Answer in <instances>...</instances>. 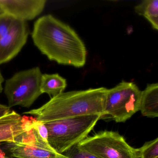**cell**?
Here are the masks:
<instances>
[{
	"label": "cell",
	"instance_id": "obj_2",
	"mask_svg": "<svg viewBox=\"0 0 158 158\" xmlns=\"http://www.w3.org/2000/svg\"><path fill=\"white\" fill-rule=\"evenodd\" d=\"M107 90L100 87L62 92L40 108L23 114L42 123L90 114L102 116Z\"/></svg>",
	"mask_w": 158,
	"mask_h": 158
},
{
	"label": "cell",
	"instance_id": "obj_3",
	"mask_svg": "<svg viewBox=\"0 0 158 158\" xmlns=\"http://www.w3.org/2000/svg\"><path fill=\"white\" fill-rule=\"evenodd\" d=\"M101 116L90 114L44 123L48 130V143L63 154L87 137Z\"/></svg>",
	"mask_w": 158,
	"mask_h": 158
},
{
	"label": "cell",
	"instance_id": "obj_4",
	"mask_svg": "<svg viewBox=\"0 0 158 158\" xmlns=\"http://www.w3.org/2000/svg\"><path fill=\"white\" fill-rule=\"evenodd\" d=\"M142 91L133 82L122 81L108 89L101 119L123 123L139 110Z\"/></svg>",
	"mask_w": 158,
	"mask_h": 158
},
{
	"label": "cell",
	"instance_id": "obj_22",
	"mask_svg": "<svg viewBox=\"0 0 158 158\" xmlns=\"http://www.w3.org/2000/svg\"><path fill=\"white\" fill-rule=\"evenodd\" d=\"M158 158V157H157V158Z\"/></svg>",
	"mask_w": 158,
	"mask_h": 158
},
{
	"label": "cell",
	"instance_id": "obj_17",
	"mask_svg": "<svg viewBox=\"0 0 158 158\" xmlns=\"http://www.w3.org/2000/svg\"><path fill=\"white\" fill-rule=\"evenodd\" d=\"M10 111V108L9 106L0 103V117L6 115Z\"/></svg>",
	"mask_w": 158,
	"mask_h": 158
},
{
	"label": "cell",
	"instance_id": "obj_20",
	"mask_svg": "<svg viewBox=\"0 0 158 158\" xmlns=\"http://www.w3.org/2000/svg\"><path fill=\"white\" fill-rule=\"evenodd\" d=\"M10 158V157H8V156H7L5 155L4 157H2V158Z\"/></svg>",
	"mask_w": 158,
	"mask_h": 158
},
{
	"label": "cell",
	"instance_id": "obj_11",
	"mask_svg": "<svg viewBox=\"0 0 158 158\" xmlns=\"http://www.w3.org/2000/svg\"><path fill=\"white\" fill-rule=\"evenodd\" d=\"M142 115L150 118L158 117V84L148 85L141 93L140 108Z\"/></svg>",
	"mask_w": 158,
	"mask_h": 158
},
{
	"label": "cell",
	"instance_id": "obj_7",
	"mask_svg": "<svg viewBox=\"0 0 158 158\" xmlns=\"http://www.w3.org/2000/svg\"><path fill=\"white\" fill-rule=\"evenodd\" d=\"M28 35L26 22L0 13V64L10 61L19 53Z\"/></svg>",
	"mask_w": 158,
	"mask_h": 158
},
{
	"label": "cell",
	"instance_id": "obj_5",
	"mask_svg": "<svg viewBox=\"0 0 158 158\" xmlns=\"http://www.w3.org/2000/svg\"><path fill=\"white\" fill-rule=\"evenodd\" d=\"M42 74L39 67L21 71L7 79L4 93L10 108L20 106L29 108L42 94Z\"/></svg>",
	"mask_w": 158,
	"mask_h": 158
},
{
	"label": "cell",
	"instance_id": "obj_19",
	"mask_svg": "<svg viewBox=\"0 0 158 158\" xmlns=\"http://www.w3.org/2000/svg\"><path fill=\"white\" fill-rule=\"evenodd\" d=\"M5 156V152L2 150L0 148V158H2Z\"/></svg>",
	"mask_w": 158,
	"mask_h": 158
},
{
	"label": "cell",
	"instance_id": "obj_12",
	"mask_svg": "<svg viewBox=\"0 0 158 158\" xmlns=\"http://www.w3.org/2000/svg\"><path fill=\"white\" fill-rule=\"evenodd\" d=\"M67 86L66 79L58 74H42L40 90L51 97H55L63 92Z\"/></svg>",
	"mask_w": 158,
	"mask_h": 158
},
{
	"label": "cell",
	"instance_id": "obj_13",
	"mask_svg": "<svg viewBox=\"0 0 158 158\" xmlns=\"http://www.w3.org/2000/svg\"><path fill=\"white\" fill-rule=\"evenodd\" d=\"M135 10L138 15L145 17L153 28L158 30V0L143 1L135 7Z\"/></svg>",
	"mask_w": 158,
	"mask_h": 158
},
{
	"label": "cell",
	"instance_id": "obj_6",
	"mask_svg": "<svg viewBox=\"0 0 158 158\" xmlns=\"http://www.w3.org/2000/svg\"><path fill=\"white\" fill-rule=\"evenodd\" d=\"M81 148L99 158H139L134 148L117 132L102 131L78 143Z\"/></svg>",
	"mask_w": 158,
	"mask_h": 158
},
{
	"label": "cell",
	"instance_id": "obj_10",
	"mask_svg": "<svg viewBox=\"0 0 158 158\" xmlns=\"http://www.w3.org/2000/svg\"><path fill=\"white\" fill-rule=\"evenodd\" d=\"M46 0H0L3 13L26 22L35 18L43 11Z\"/></svg>",
	"mask_w": 158,
	"mask_h": 158
},
{
	"label": "cell",
	"instance_id": "obj_1",
	"mask_svg": "<svg viewBox=\"0 0 158 158\" xmlns=\"http://www.w3.org/2000/svg\"><path fill=\"white\" fill-rule=\"evenodd\" d=\"M32 37L35 46L50 60L77 68L85 64L87 50L82 40L72 27L52 15L36 21Z\"/></svg>",
	"mask_w": 158,
	"mask_h": 158
},
{
	"label": "cell",
	"instance_id": "obj_21",
	"mask_svg": "<svg viewBox=\"0 0 158 158\" xmlns=\"http://www.w3.org/2000/svg\"><path fill=\"white\" fill-rule=\"evenodd\" d=\"M3 13L2 12V10L1 8L0 7V13Z\"/></svg>",
	"mask_w": 158,
	"mask_h": 158
},
{
	"label": "cell",
	"instance_id": "obj_18",
	"mask_svg": "<svg viewBox=\"0 0 158 158\" xmlns=\"http://www.w3.org/2000/svg\"><path fill=\"white\" fill-rule=\"evenodd\" d=\"M4 81V78L2 74L0 72V93L2 92L3 87H2V84Z\"/></svg>",
	"mask_w": 158,
	"mask_h": 158
},
{
	"label": "cell",
	"instance_id": "obj_15",
	"mask_svg": "<svg viewBox=\"0 0 158 158\" xmlns=\"http://www.w3.org/2000/svg\"><path fill=\"white\" fill-rule=\"evenodd\" d=\"M63 154L68 158H99L92 153L81 148L77 144Z\"/></svg>",
	"mask_w": 158,
	"mask_h": 158
},
{
	"label": "cell",
	"instance_id": "obj_14",
	"mask_svg": "<svg viewBox=\"0 0 158 158\" xmlns=\"http://www.w3.org/2000/svg\"><path fill=\"white\" fill-rule=\"evenodd\" d=\"M139 158H156L158 157V138L146 142L137 148Z\"/></svg>",
	"mask_w": 158,
	"mask_h": 158
},
{
	"label": "cell",
	"instance_id": "obj_9",
	"mask_svg": "<svg viewBox=\"0 0 158 158\" xmlns=\"http://www.w3.org/2000/svg\"><path fill=\"white\" fill-rule=\"evenodd\" d=\"M35 118L11 110L0 117V143L19 141L33 129Z\"/></svg>",
	"mask_w": 158,
	"mask_h": 158
},
{
	"label": "cell",
	"instance_id": "obj_8",
	"mask_svg": "<svg viewBox=\"0 0 158 158\" xmlns=\"http://www.w3.org/2000/svg\"><path fill=\"white\" fill-rule=\"evenodd\" d=\"M5 147L10 158H68L55 151L42 138L35 125L20 140L6 143Z\"/></svg>",
	"mask_w": 158,
	"mask_h": 158
},
{
	"label": "cell",
	"instance_id": "obj_16",
	"mask_svg": "<svg viewBox=\"0 0 158 158\" xmlns=\"http://www.w3.org/2000/svg\"><path fill=\"white\" fill-rule=\"evenodd\" d=\"M34 125L40 136L44 140L48 141V129L45 126V123L42 122L37 121L35 119Z\"/></svg>",
	"mask_w": 158,
	"mask_h": 158
}]
</instances>
